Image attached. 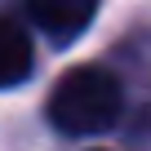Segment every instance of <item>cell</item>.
<instances>
[{"mask_svg":"<svg viewBox=\"0 0 151 151\" xmlns=\"http://www.w3.org/2000/svg\"><path fill=\"white\" fill-rule=\"evenodd\" d=\"M31 62H36V53H31L27 31L18 22H9V18H0V89L22 85L31 76Z\"/></svg>","mask_w":151,"mask_h":151,"instance_id":"obj_3","label":"cell"},{"mask_svg":"<svg viewBox=\"0 0 151 151\" xmlns=\"http://www.w3.org/2000/svg\"><path fill=\"white\" fill-rule=\"evenodd\" d=\"M120 107H124V93L111 71L71 67L49 93V124L71 138H93L120 120Z\"/></svg>","mask_w":151,"mask_h":151,"instance_id":"obj_1","label":"cell"},{"mask_svg":"<svg viewBox=\"0 0 151 151\" xmlns=\"http://www.w3.org/2000/svg\"><path fill=\"white\" fill-rule=\"evenodd\" d=\"M98 5L102 0H27V14L53 45H71L76 36L89 31V22L98 18Z\"/></svg>","mask_w":151,"mask_h":151,"instance_id":"obj_2","label":"cell"}]
</instances>
